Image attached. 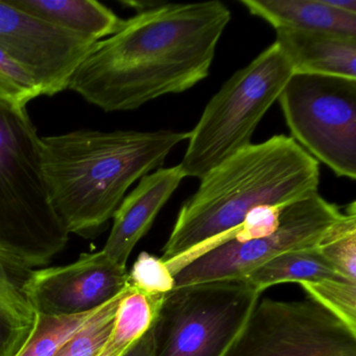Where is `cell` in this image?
Masks as SVG:
<instances>
[{
  "mask_svg": "<svg viewBox=\"0 0 356 356\" xmlns=\"http://www.w3.org/2000/svg\"><path fill=\"white\" fill-rule=\"evenodd\" d=\"M95 43L0 0V51L34 79L45 97L67 90Z\"/></svg>",
  "mask_w": 356,
  "mask_h": 356,
  "instance_id": "obj_10",
  "label": "cell"
},
{
  "mask_svg": "<svg viewBox=\"0 0 356 356\" xmlns=\"http://www.w3.org/2000/svg\"><path fill=\"white\" fill-rule=\"evenodd\" d=\"M68 241L49 200L36 127L26 108L0 102V249L34 270Z\"/></svg>",
  "mask_w": 356,
  "mask_h": 356,
  "instance_id": "obj_4",
  "label": "cell"
},
{
  "mask_svg": "<svg viewBox=\"0 0 356 356\" xmlns=\"http://www.w3.org/2000/svg\"><path fill=\"white\" fill-rule=\"evenodd\" d=\"M122 356H155L153 327Z\"/></svg>",
  "mask_w": 356,
  "mask_h": 356,
  "instance_id": "obj_26",
  "label": "cell"
},
{
  "mask_svg": "<svg viewBox=\"0 0 356 356\" xmlns=\"http://www.w3.org/2000/svg\"><path fill=\"white\" fill-rule=\"evenodd\" d=\"M320 165L291 137L250 145L201 179L183 204L162 250L172 275L204 252L226 243L259 206L284 208L318 193Z\"/></svg>",
  "mask_w": 356,
  "mask_h": 356,
  "instance_id": "obj_2",
  "label": "cell"
},
{
  "mask_svg": "<svg viewBox=\"0 0 356 356\" xmlns=\"http://www.w3.org/2000/svg\"><path fill=\"white\" fill-rule=\"evenodd\" d=\"M275 43L289 60L293 74L356 80V37L276 30Z\"/></svg>",
  "mask_w": 356,
  "mask_h": 356,
  "instance_id": "obj_13",
  "label": "cell"
},
{
  "mask_svg": "<svg viewBox=\"0 0 356 356\" xmlns=\"http://www.w3.org/2000/svg\"><path fill=\"white\" fill-rule=\"evenodd\" d=\"M129 289L130 286L102 306L92 321L79 331L55 356H97L109 339L118 304Z\"/></svg>",
  "mask_w": 356,
  "mask_h": 356,
  "instance_id": "obj_22",
  "label": "cell"
},
{
  "mask_svg": "<svg viewBox=\"0 0 356 356\" xmlns=\"http://www.w3.org/2000/svg\"><path fill=\"white\" fill-rule=\"evenodd\" d=\"M224 356H356V332L309 298H266Z\"/></svg>",
  "mask_w": 356,
  "mask_h": 356,
  "instance_id": "obj_8",
  "label": "cell"
},
{
  "mask_svg": "<svg viewBox=\"0 0 356 356\" xmlns=\"http://www.w3.org/2000/svg\"><path fill=\"white\" fill-rule=\"evenodd\" d=\"M41 95L40 87L34 79L0 51V102L16 108H26Z\"/></svg>",
  "mask_w": 356,
  "mask_h": 356,
  "instance_id": "obj_24",
  "label": "cell"
},
{
  "mask_svg": "<svg viewBox=\"0 0 356 356\" xmlns=\"http://www.w3.org/2000/svg\"><path fill=\"white\" fill-rule=\"evenodd\" d=\"M293 74L291 63L275 42L235 72L210 99L189 132L180 163L185 177L201 180L252 145L256 128Z\"/></svg>",
  "mask_w": 356,
  "mask_h": 356,
  "instance_id": "obj_5",
  "label": "cell"
},
{
  "mask_svg": "<svg viewBox=\"0 0 356 356\" xmlns=\"http://www.w3.org/2000/svg\"><path fill=\"white\" fill-rule=\"evenodd\" d=\"M230 20L218 0L141 9L95 43L68 89L105 112L132 111L185 92L207 78Z\"/></svg>",
  "mask_w": 356,
  "mask_h": 356,
  "instance_id": "obj_1",
  "label": "cell"
},
{
  "mask_svg": "<svg viewBox=\"0 0 356 356\" xmlns=\"http://www.w3.org/2000/svg\"><path fill=\"white\" fill-rule=\"evenodd\" d=\"M31 272L0 249V356H15L34 328L37 312L24 293Z\"/></svg>",
  "mask_w": 356,
  "mask_h": 356,
  "instance_id": "obj_15",
  "label": "cell"
},
{
  "mask_svg": "<svg viewBox=\"0 0 356 356\" xmlns=\"http://www.w3.org/2000/svg\"><path fill=\"white\" fill-rule=\"evenodd\" d=\"M124 353H120V352L116 351L115 349L111 347V346L107 343L104 346L103 349L99 351V353L97 354V356H122Z\"/></svg>",
  "mask_w": 356,
  "mask_h": 356,
  "instance_id": "obj_28",
  "label": "cell"
},
{
  "mask_svg": "<svg viewBox=\"0 0 356 356\" xmlns=\"http://www.w3.org/2000/svg\"><path fill=\"white\" fill-rule=\"evenodd\" d=\"M252 15L275 30L334 33L356 37V15L328 7L323 0H241Z\"/></svg>",
  "mask_w": 356,
  "mask_h": 356,
  "instance_id": "obj_14",
  "label": "cell"
},
{
  "mask_svg": "<svg viewBox=\"0 0 356 356\" xmlns=\"http://www.w3.org/2000/svg\"><path fill=\"white\" fill-rule=\"evenodd\" d=\"M10 5L74 33L99 42L122 29L124 20L95 0H7Z\"/></svg>",
  "mask_w": 356,
  "mask_h": 356,
  "instance_id": "obj_16",
  "label": "cell"
},
{
  "mask_svg": "<svg viewBox=\"0 0 356 356\" xmlns=\"http://www.w3.org/2000/svg\"><path fill=\"white\" fill-rule=\"evenodd\" d=\"M259 297L245 278L175 287L154 323L155 356H224Z\"/></svg>",
  "mask_w": 356,
  "mask_h": 356,
  "instance_id": "obj_6",
  "label": "cell"
},
{
  "mask_svg": "<svg viewBox=\"0 0 356 356\" xmlns=\"http://www.w3.org/2000/svg\"><path fill=\"white\" fill-rule=\"evenodd\" d=\"M128 284L133 291L147 296L164 295L176 287L174 275L165 262L147 252H141L133 264L128 272Z\"/></svg>",
  "mask_w": 356,
  "mask_h": 356,
  "instance_id": "obj_23",
  "label": "cell"
},
{
  "mask_svg": "<svg viewBox=\"0 0 356 356\" xmlns=\"http://www.w3.org/2000/svg\"><path fill=\"white\" fill-rule=\"evenodd\" d=\"M189 132L78 130L41 137L49 200L68 234L97 236L129 188L158 170Z\"/></svg>",
  "mask_w": 356,
  "mask_h": 356,
  "instance_id": "obj_3",
  "label": "cell"
},
{
  "mask_svg": "<svg viewBox=\"0 0 356 356\" xmlns=\"http://www.w3.org/2000/svg\"><path fill=\"white\" fill-rule=\"evenodd\" d=\"M323 3L337 11L356 15V0H323Z\"/></svg>",
  "mask_w": 356,
  "mask_h": 356,
  "instance_id": "obj_27",
  "label": "cell"
},
{
  "mask_svg": "<svg viewBox=\"0 0 356 356\" xmlns=\"http://www.w3.org/2000/svg\"><path fill=\"white\" fill-rule=\"evenodd\" d=\"M316 248L337 275L356 283L355 202L348 206L347 211L329 229Z\"/></svg>",
  "mask_w": 356,
  "mask_h": 356,
  "instance_id": "obj_20",
  "label": "cell"
},
{
  "mask_svg": "<svg viewBox=\"0 0 356 356\" xmlns=\"http://www.w3.org/2000/svg\"><path fill=\"white\" fill-rule=\"evenodd\" d=\"M101 308L72 316L37 314L32 333L15 356H55Z\"/></svg>",
  "mask_w": 356,
  "mask_h": 356,
  "instance_id": "obj_19",
  "label": "cell"
},
{
  "mask_svg": "<svg viewBox=\"0 0 356 356\" xmlns=\"http://www.w3.org/2000/svg\"><path fill=\"white\" fill-rule=\"evenodd\" d=\"M128 287L127 268L101 250L64 266L34 268L24 293L37 314L72 316L102 307Z\"/></svg>",
  "mask_w": 356,
  "mask_h": 356,
  "instance_id": "obj_11",
  "label": "cell"
},
{
  "mask_svg": "<svg viewBox=\"0 0 356 356\" xmlns=\"http://www.w3.org/2000/svg\"><path fill=\"white\" fill-rule=\"evenodd\" d=\"M245 279L261 295L268 287L280 283L314 282L343 278L337 274L316 247L281 254L258 266Z\"/></svg>",
  "mask_w": 356,
  "mask_h": 356,
  "instance_id": "obj_17",
  "label": "cell"
},
{
  "mask_svg": "<svg viewBox=\"0 0 356 356\" xmlns=\"http://www.w3.org/2000/svg\"><path fill=\"white\" fill-rule=\"evenodd\" d=\"M185 178L180 164L159 168L143 177L113 214V225L102 249L103 253L127 268L133 250L149 232L156 216Z\"/></svg>",
  "mask_w": 356,
  "mask_h": 356,
  "instance_id": "obj_12",
  "label": "cell"
},
{
  "mask_svg": "<svg viewBox=\"0 0 356 356\" xmlns=\"http://www.w3.org/2000/svg\"><path fill=\"white\" fill-rule=\"evenodd\" d=\"M343 212L318 193L283 208L278 228L247 243L228 241L204 252L174 275L176 287L243 279L273 258L295 250L318 247Z\"/></svg>",
  "mask_w": 356,
  "mask_h": 356,
  "instance_id": "obj_9",
  "label": "cell"
},
{
  "mask_svg": "<svg viewBox=\"0 0 356 356\" xmlns=\"http://www.w3.org/2000/svg\"><path fill=\"white\" fill-rule=\"evenodd\" d=\"M291 138L337 177L356 178V80L293 74L278 99Z\"/></svg>",
  "mask_w": 356,
  "mask_h": 356,
  "instance_id": "obj_7",
  "label": "cell"
},
{
  "mask_svg": "<svg viewBox=\"0 0 356 356\" xmlns=\"http://www.w3.org/2000/svg\"><path fill=\"white\" fill-rule=\"evenodd\" d=\"M164 295L147 296L130 287L118 304L108 343L126 353L153 327Z\"/></svg>",
  "mask_w": 356,
  "mask_h": 356,
  "instance_id": "obj_18",
  "label": "cell"
},
{
  "mask_svg": "<svg viewBox=\"0 0 356 356\" xmlns=\"http://www.w3.org/2000/svg\"><path fill=\"white\" fill-rule=\"evenodd\" d=\"M299 284L309 299L320 304L356 332V283L343 279H327Z\"/></svg>",
  "mask_w": 356,
  "mask_h": 356,
  "instance_id": "obj_21",
  "label": "cell"
},
{
  "mask_svg": "<svg viewBox=\"0 0 356 356\" xmlns=\"http://www.w3.org/2000/svg\"><path fill=\"white\" fill-rule=\"evenodd\" d=\"M282 210L283 208L270 205L255 208L245 216L230 241L243 243L268 236L278 228Z\"/></svg>",
  "mask_w": 356,
  "mask_h": 356,
  "instance_id": "obj_25",
  "label": "cell"
}]
</instances>
